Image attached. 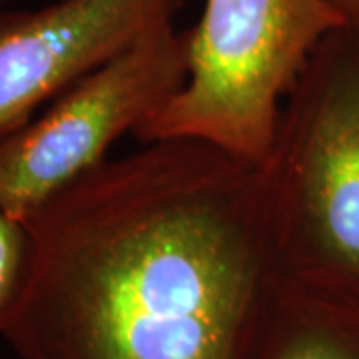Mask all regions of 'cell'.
<instances>
[{"instance_id":"ba28073f","label":"cell","mask_w":359,"mask_h":359,"mask_svg":"<svg viewBox=\"0 0 359 359\" xmlns=\"http://www.w3.org/2000/svg\"><path fill=\"white\" fill-rule=\"evenodd\" d=\"M341 20V26L359 36V0H323Z\"/></svg>"},{"instance_id":"8992f818","label":"cell","mask_w":359,"mask_h":359,"mask_svg":"<svg viewBox=\"0 0 359 359\" xmlns=\"http://www.w3.org/2000/svg\"><path fill=\"white\" fill-rule=\"evenodd\" d=\"M252 359H359V297L283 282Z\"/></svg>"},{"instance_id":"52a82bcc","label":"cell","mask_w":359,"mask_h":359,"mask_svg":"<svg viewBox=\"0 0 359 359\" xmlns=\"http://www.w3.org/2000/svg\"><path fill=\"white\" fill-rule=\"evenodd\" d=\"M28 259L25 222L0 208V325L13 306Z\"/></svg>"},{"instance_id":"277c9868","label":"cell","mask_w":359,"mask_h":359,"mask_svg":"<svg viewBox=\"0 0 359 359\" xmlns=\"http://www.w3.org/2000/svg\"><path fill=\"white\" fill-rule=\"evenodd\" d=\"M188 76V32L168 22L78 78L48 108L0 140V208L25 222L108 160Z\"/></svg>"},{"instance_id":"7a4b0ae2","label":"cell","mask_w":359,"mask_h":359,"mask_svg":"<svg viewBox=\"0 0 359 359\" xmlns=\"http://www.w3.org/2000/svg\"><path fill=\"white\" fill-rule=\"evenodd\" d=\"M282 280L359 297V36L321 40L262 170Z\"/></svg>"},{"instance_id":"6da1fadb","label":"cell","mask_w":359,"mask_h":359,"mask_svg":"<svg viewBox=\"0 0 359 359\" xmlns=\"http://www.w3.org/2000/svg\"><path fill=\"white\" fill-rule=\"evenodd\" d=\"M25 226L18 359H252L283 283L262 170L202 142L108 158Z\"/></svg>"},{"instance_id":"9c48e42d","label":"cell","mask_w":359,"mask_h":359,"mask_svg":"<svg viewBox=\"0 0 359 359\" xmlns=\"http://www.w3.org/2000/svg\"><path fill=\"white\" fill-rule=\"evenodd\" d=\"M4 2H8V0H0V4H4Z\"/></svg>"},{"instance_id":"5b68a950","label":"cell","mask_w":359,"mask_h":359,"mask_svg":"<svg viewBox=\"0 0 359 359\" xmlns=\"http://www.w3.org/2000/svg\"><path fill=\"white\" fill-rule=\"evenodd\" d=\"M184 0H56L0 11V140L78 78L158 26Z\"/></svg>"},{"instance_id":"3957f363","label":"cell","mask_w":359,"mask_h":359,"mask_svg":"<svg viewBox=\"0 0 359 359\" xmlns=\"http://www.w3.org/2000/svg\"><path fill=\"white\" fill-rule=\"evenodd\" d=\"M337 28L341 20L323 0H205L186 30V82L136 140L202 142L264 170L283 102Z\"/></svg>"}]
</instances>
